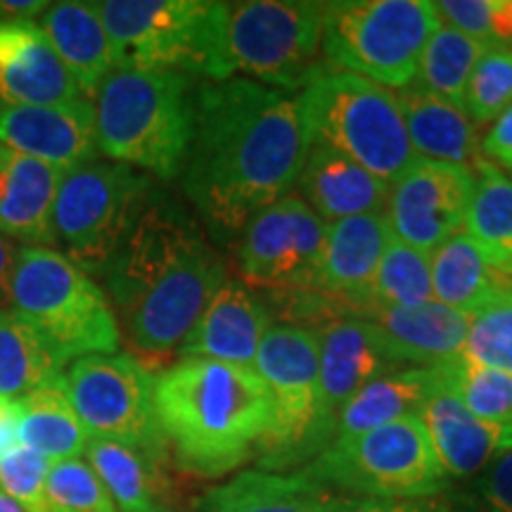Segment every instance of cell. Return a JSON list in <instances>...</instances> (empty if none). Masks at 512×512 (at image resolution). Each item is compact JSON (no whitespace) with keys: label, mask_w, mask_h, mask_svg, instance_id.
I'll list each match as a JSON object with an SVG mask.
<instances>
[{"label":"cell","mask_w":512,"mask_h":512,"mask_svg":"<svg viewBox=\"0 0 512 512\" xmlns=\"http://www.w3.org/2000/svg\"><path fill=\"white\" fill-rule=\"evenodd\" d=\"M311 143L302 91L249 79L197 86L195 133L181 178L209 238L228 245L283 200Z\"/></svg>","instance_id":"cell-1"},{"label":"cell","mask_w":512,"mask_h":512,"mask_svg":"<svg viewBox=\"0 0 512 512\" xmlns=\"http://www.w3.org/2000/svg\"><path fill=\"white\" fill-rule=\"evenodd\" d=\"M102 280L131 349L159 358L181 347L226 283V266L190 211L152 190Z\"/></svg>","instance_id":"cell-2"},{"label":"cell","mask_w":512,"mask_h":512,"mask_svg":"<svg viewBox=\"0 0 512 512\" xmlns=\"http://www.w3.org/2000/svg\"><path fill=\"white\" fill-rule=\"evenodd\" d=\"M155 411L178 467L204 479L245 463L275 425L266 382L211 358H181L157 375Z\"/></svg>","instance_id":"cell-3"},{"label":"cell","mask_w":512,"mask_h":512,"mask_svg":"<svg viewBox=\"0 0 512 512\" xmlns=\"http://www.w3.org/2000/svg\"><path fill=\"white\" fill-rule=\"evenodd\" d=\"M93 100L100 155L164 181L181 176L195 133V79L121 64Z\"/></svg>","instance_id":"cell-4"},{"label":"cell","mask_w":512,"mask_h":512,"mask_svg":"<svg viewBox=\"0 0 512 512\" xmlns=\"http://www.w3.org/2000/svg\"><path fill=\"white\" fill-rule=\"evenodd\" d=\"M325 5L306 0L221 3L211 81L249 79L304 91L325 67Z\"/></svg>","instance_id":"cell-5"},{"label":"cell","mask_w":512,"mask_h":512,"mask_svg":"<svg viewBox=\"0 0 512 512\" xmlns=\"http://www.w3.org/2000/svg\"><path fill=\"white\" fill-rule=\"evenodd\" d=\"M10 309L29 320L67 363L117 354L121 347L110 297L53 247H19Z\"/></svg>","instance_id":"cell-6"},{"label":"cell","mask_w":512,"mask_h":512,"mask_svg":"<svg viewBox=\"0 0 512 512\" xmlns=\"http://www.w3.org/2000/svg\"><path fill=\"white\" fill-rule=\"evenodd\" d=\"M313 143L342 152L392 185L415 155L399 100L363 76L323 69L302 91Z\"/></svg>","instance_id":"cell-7"},{"label":"cell","mask_w":512,"mask_h":512,"mask_svg":"<svg viewBox=\"0 0 512 512\" xmlns=\"http://www.w3.org/2000/svg\"><path fill=\"white\" fill-rule=\"evenodd\" d=\"M434 3L427 0H347L325 5L323 57L342 72L380 86L406 88L439 27Z\"/></svg>","instance_id":"cell-8"},{"label":"cell","mask_w":512,"mask_h":512,"mask_svg":"<svg viewBox=\"0 0 512 512\" xmlns=\"http://www.w3.org/2000/svg\"><path fill=\"white\" fill-rule=\"evenodd\" d=\"M306 472L328 489L339 486L384 501H422L444 491L448 482L418 415L332 441Z\"/></svg>","instance_id":"cell-9"},{"label":"cell","mask_w":512,"mask_h":512,"mask_svg":"<svg viewBox=\"0 0 512 512\" xmlns=\"http://www.w3.org/2000/svg\"><path fill=\"white\" fill-rule=\"evenodd\" d=\"M150 178L119 162L64 171L53 207L55 249L88 275H102L150 197Z\"/></svg>","instance_id":"cell-10"},{"label":"cell","mask_w":512,"mask_h":512,"mask_svg":"<svg viewBox=\"0 0 512 512\" xmlns=\"http://www.w3.org/2000/svg\"><path fill=\"white\" fill-rule=\"evenodd\" d=\"M95 10L121 64L171 69L211 81L221 3L211 0H105ZM119 64V67H121Z\"/></svg>","instance_id":"cell-11"},{"label":"cell","mask_w":512,"mask_h":512,"mask_svg":"<svg viewBox=\"0 0 512 512\" xmlns=\"http://www.w3.org/2000/svg\"><path fill=\"white\" fill-rule=\"evenodd\" d=\"M64 389L91 437L119 441L164 463L169 446L155 411V375L136 356H83L69 366Z\"/></svg>","instance_id":"cell-12"},{"label":"cell","mask_w":512,"mask_h":512,"mask_svg":"<svg viewBox=\"0 0 512 512\" xmlns=\"http://www.w3.org/2000/svg\"><path fill=\"white\" fill-rule=\"evenodd\" d=\"M254 373L266 382L275 406L273 432L261 444V467L285 470L320 456L318 332L290 323L271 325L256 354Z\"/></svg>","instance_id":"cell-13"},{"label":"cell","mask_w":512,"mask_h":512,"mask_svg":"<svg viewBox=\"0 0 512 512\" xmlns=\"http://www.w3.org/2000/svg\"><path fill=\"white\" fill-rule=\"evenodd\" d=\"M328 223L297 195H285L247 223L238 266L249 290H318Z\"/></svg>","instance_id":"cell-14"},{"label":"cell","mask_w":512,"mask_h":512,"mask_svg":"<svg viewBox=\"0 0 512 512\" xmlns=\"http://www.w3.org/2000/svg\"><path fill=\"white\" fill-rule=\"evenodd\" d=\"M475 192V171L467 166L415 157L389 185L387 216L396 240L432 254L465 226Z\"/></svg>","instance_id":"cell-15"},{"label":"cell","mask_w":512,"mask_h":512,"mask_svg":"<svg viewBox=\"0 0 512 512\" xmlns=\"http://www.w3.org/2000/svg\"><path fill=\"white\" fill-rule=\"evenodd\" d=\"M320 382L318 425L320 453L335 441V422L344 403L354 399L377 377L403 368L375 323L363 318H337L318 330Z\"/></svg>","instance_id":"cell-16"},{"label":"cell","mask_w":512,"mask_h":512,"mask_svg":"<svg viewBox=\"0 0 512 512\" xmlns=\"http://www.w3.org/2000/svg\"><path fill=\"white\" fill-rule=\"evenodd\" d=\"M0 145L60 171L93 162L100 155L93 102L0 105Z\"/></svg>","instance_id":"cell-17"},{"label":"cell","mask_w":512,"mask_h":512,"mask_svg":"<svg viewBox=\"0 0 512 512\" xmlns=\"http://www.w3.org/2000/svg\"><path fill=\"white\" fill-rule=\"evenodd\" d=\"M271 325V304L242 280L226 278L181 342L178 354L254 370L256 354Z\"/></svg>","instance_id":"cell-18"},{"label":"cell","mask_w":512,"mask_h":512,"mask_svg":"<svg viewBox=\"0 0 512 512\" xmlns=\"http://www.w3.org/2000/svg\"><path fill=\"white\" fill-rule=\"evenodd\" d=\"M86 100L34 19L0 17V105H72Z\"/></svg>","instance_id":"cell-19"},{"label":"cell","mask_w":512,"mask_h":512,"mask_svg":"<svg viewBox=\"0 0 512 512\" xmlns=\"http://www.w3.org/2000/svg\"><path fill=\"white\" fill-rule=\"evenodd\" d=\"M418 418L448 477L470 479L482 475L498 456L512 448V422L477 418L441 380Z\"/></svg>","instance_id":"cell-20"},{"label":"cell","mask_w":512,"mask_h":512,"mask_svg":"<svg viewBox=\"0 0 512 512\" xmlns=\"http://www.w3.org/2000/svg\"><path fill=\"white\" fill-rule=\"evenodd\" d=\"M64 171L0 145V235L22 247H53V207Z\"/></svg>","instance_id":"cell-21"},{"label":"cell","mask_w":512,"mask_h":512,"mask_svg":"<svg viewBox=\"0 0 512 512\" xmlns=\"http://www.w3.org/2000/svg\"><path fill=\"white\" fill-rule=\"evenodd\" d=\"M294 185L302 192L304 202L325 223L387 209L389 183L380 181L328 145L311 143L302 174Z\"/></svg>","instance_id":"cell-22"},{"label":"cell","mask_w":512,"mask_h":512,"mask_svg":"<svg viewBox=\"0 0 512 512\" xmlns=\"http://www.w3.org/2000/svg\"><path fill=\"white\" fill-rule=\"evenodd\" d=\"M382 330L403 368H434L463 354L472 316L432 302L411 309H373L363 313Z\"/></svg>","instance_id":"cell-23"},{"label":"cell","mask_w":512,"mask_h":512,"mask_svg":"<svg viewBox=\"0 0 512 512\" xmlns=\"http://www.w3.org/2000/svg\"><path fill=\"white\" fill-rule=\"evenodd\" d=\"M392 238L384 211L330 223L318 292L342 299L351 313V306L361 302L373 285L377 266Z\"/></svg>","instance_id":"cell-24"},{"label":"cell","mask_w":512,"mask_h":512,"mask_svg":"<svg viewBox=\"0 0 512 512\" xmlns=\"http://www.w3.org/2000/svg\"><path fill=\"white\" fill-rule=\"evenodd\" d=\"M38 24L53 43L67 72L72 74L83 98H95L107 76L121 64L95 3H53Z\"/></svg>","instance_id":"cell-25"},{"label":"cell","mask_w":512,"mask_h":512,"mask_svg":"<svg viewBox=\"0 0 512 512\" xmlns=\"http://www.w3.org/2000/svg\"><path fill=\"white\" fill-rule=\"evenodd\" d=\"M430 271L434 299L467 316L512 294V275L501 271L467 233L453 235L434 249Z\"/></svg>","instance_id":"cell-26"},{"label":"cell","mask_w":512,"mask_h":512,"mask_svg":"<svg viewBox=\"0 0 512 512\" xmlns=\"http://www.w3.org/2000/svg\"><path fill=\"white\" fill-rule=\"evenodd\" d=\"M396 100L415 155L434 162L467 166V169L477 164V159L482 157L477 128L463 107L425 91L418 83L399 88Z\"/></svg>","instance_id":"cell-27"},{"label":"cell","mask_w":512,"mask_h":512,"mask_svg":"<svg viewBox=\"0 0 512 512\" xmlns=\"http://www.w3.org/2000/svg\"><path fill=\"white\" fill-rule=\"evenodd\" d=\"M332 494L309 472H242L197 501V512H328Z\"/></svg>","instance_id":"cell-28"},{"label":"cell","mask_w":512,"mask_h":512,"mask_svg":"<svg viewBox=\"0 0 512 512\" xmlns=\"http://www.w3.org/2000/svg\"><path fill=\"white\" fill-rule=\"evenodd\" d=\"M10 408L15 415L19 446L38 453L50 465L81 458L86 453L91 434L76 415L64 380L12 399Z\"/></svg>","instance_id":"cell-29"},{"label":"cell","mask_w":512,"mask_h":512,"mask_svg":"<svg viewBox=\"0 0 512 512\" xmlns=\"http://www.w3.org/2000/svg\"><path fill=\"white\" fill-rule=\"evenodd\" d=\"M439 387L437 368H399L377 377L344 403L335 422V441L366 434L375 427L418 415Z\"/></svg>","instance_id":"cell-30"},{"label":"cell","mask_w":512,"mask_h":512,"mask_svg":"<svg viewBox=\"0 0 512 512\" xmlns=\"http://www.w3.org/2000/svg\"><path fill=\"white\" fill-rule=\"evenodd\" d=\"M67 361L29 320L0 309V396L19 399L64 380Z\"/></svg>","instance_id":"cell-31"},{"label":"cell","mask_w":512,"mask_h":512,"mask_svg":"<svg viewBox=\"0 0 512 512\" xmlns=\"http://www.w3.org/2000/svg\"><path fill=\"white\" fill-rule=\"evenodd\" d=\"M86 463L93 467L95 475L110 491L114 505L121 512H159L162 494V465L155 463L119 441L91 437L86 446Z\"/></svg>","instance_id":"cell-32"},{"label":"cell","mask_w":512,"mask_h":512,"mask_svg":"<svg viewBox=\"0 0 512 512\" xmlns=\"http://www.w3.org/2000/svg\"><path fill=\"white\" fill-rule=\"evenodd\" d=\"M475 192L467 209V235L501 271L512 275V176L501 166L479 157Z\"/></svg>","instance_id":"cell-33"},{"label":"cell","mask_w":512,"mask_h":512,"mask_svg":"<svg viewBox=\"0 0 512 512\" xmlns=\"http://www.w3.org/2000/svg\"><path fill=\"white\" fill-rule=\"evenodd\" d=\"M432 299L430 254L392 238L377 266L373 285L361 302L351 306V316L361 318L373 309H411Z\"/></svg>","instance_id":"cell-34"},{"label":"cell","mask_w":512,"mask_h":512,"mask_svg":"<svg viewBox=\"0 0 512 512\" xmlns=\"http://www.w3.org/2000/svg\"><path fill=\"white\" fill-rule=\"evenodd\" d=\"M484 43L463 31L439 24L430 36L418 62V86L453 105L463 107L465 88L479 57L486 53Z\"/></svg>","instance_id":"cell-35"},{"label":"cell","mask_w":512,"mask_h":512,"mask_svg":"<svg viewBox=\"0 0 512 512\" xmlns=\"http://www.w3.org/2000/svg\"><path fill=\"white\" fill-rule=\"evenodd\" d=\"M434 368L472 415L486 422H512V375L477 366L463 354Z\"/></svg>","instance_id":"cell-36"},{"label":"cell","mask_w":512,"mask_h":512,"mask_svg":"<svg viewBox=\"0 0 512 512\" xmlns=\"http://www.w3.org/2000/svg\"><path fill=\"white\" fill-rule=\"evenodd\" d=\"M512 105V50L489 48L465 88L463 110L472 124L496 121Z\"/></svg>","instance_id":"cell-37"},{"label":"cell","mask_w":512,"mask_h":512,"mask_svg":"<svg viewBox=\"0 0 512 512\" xmlns=\"http://www.w3.org/2000/svg\"><path fill=\"white\" fill-rule=\"evenodd\" d=\"M46 498L50 512H119L110 491L81 458L50 465Z\"/></svg>","instance_id":"cell-38"},{"label":"cell","mask_w":512,"mask_h":512,"mask_svg":"<svg viewBox=\"0 0 512 512\" xmlns=\"http://www.w3.org/2000/svg\"><path fill=\"white\" fill-rule=\"evenodd\" d=\"M463 356L477 366L512 375V294L472 316Z\"/></svg>","instance_id":"cell-39"},{"label":"cell","mask_w":512,"mask_h":512,"mask_svg":"<svg viewBox=\"0 0 512 512\" xmlns=\"http://www.w3.org/2000/svg\"><path fill=\"white\" fill-rule=\"evenodd\" d=\"M439 19L486 48L512 50V0H441Z\"/></svg>","instance_id":"cell-40"},{"label":"cell","mask_w":512,"mask_h":512,"mask_svg":"<svg viewBox=\"0 0 512 512\" xmlns=\"http://www.w3.org/2000/svg\"><path fill=\"white\" fill-rule=\"evenodd\" d=\"M50 463L29 448L17 446L0 458V489L27 512H50L46 479Z\"/></svg>","instance_id":"cell-41"},{"label":"cell","mask_w":512,"mask_h":512,"mask_svg":"<svg viewBox=\"0 0 512 512\" xmlns=\"http://www.w3.org/2000/svg\"><path fill=\"white\" fill-rule=\"evenodd\" d=\"M477 491L482 512H512V448L479 475Z\"/></svg>","instance_id":"cell-42"},{"label":"cell","mask_w":512,"mask_h":512,"mask_svg":"<svg viewBox=\"0 0 512 512\" xmlns=\"http://www.w3.org/2000/svg\"><path fill=\"white\" fill-rule=\"evenodd\" d=\"M482 147L484 155L494 159L496 166L512 169V105L494 121Z\"/></svg>","instance_id":"cell-43"},{"label":"cell","mask_w":512,"mask_h":512,"mask_svg":"<svg viewBox=\"0 0 512 512\" xmlns=\"http://www.w3.org/2000/svg\"><path fill=\"white\" fill-rule=\"evenodd\" d=\"M328 512H420V501H384V498L332 496Z\"/></svg>","instance_id":"cell-44"},{"label":"cell","mask_w":512,"mask_h":512,"mask_svg":"<svg viewBox=\"0 0 512 512\" xmlns=\"http://www.w3.org/2000/svg\"><path fill=\"white\" fill-rule=\"evenodd\" d=\"M19 247L0 235V309H10V285L15 273Z\"/></svg>","instance_id":"cell-45"},{"label":"cell","mask_w":512,"mask_h":512,"mask_svg":"<svg viewBox=\"0 0 512 512\" xmlns=\"http://www.w3.org/2000/svg\"><path fill=\"white\" fill-rule=\"evenodd\" d=\"M50 3H36V0H29V3H12V0H0V17L10 19H34L48 10Z\"/></svg>","instance_id":"cell-46"},{"label":"cell","mask_w":512,"mask_h":512,"mask_svg":"<svg viewBox=\"0 0 512 512\" xmlns=\"http://www.w3.org/2000/svg\"><path fill=\"white\" fill-rule=\"evenodd\" d=\"M17 446H19V439L15 430V415H12V408L8 401L3 411H0V458L8 456V453L15 451Z\"/></svg>","instance_id":"cell-47"},{"label":"cell","mask_w":512,"mask_h":512,"mask_svg":"<svg viewBox=\"0 0 512 512\" xmlns=\"http://www.w3.org/2000/svg\"><path fill=\"white\" fill-rule=\"evenodd\" d=\"M420 512H460V510H456L453 505H448V503H437V501H432V498H422Z\"/></svg>","instance_id":"cell-48"},{"label":"cell","mask_w":512,"mask_h":512,"mask_svg":"<svg viewBox=\"0 0 512 512\" xmlns=\"http://www.w3.org/2000/svg\"><path fill=\"white\" fill-rule=\"evenodd\" d=\"M0 512H27V510H24L19 503L12 501V498L0 489Z\"/></svg>","instance_id":"cell-49"},{"label":"cell","mask_w":512,"mask_h":512,"mask_svg":"<svg viewBox=\"0 0 512 512\" xmlns=\"http://www.w3.org/2000/svg\"><path fill=\"white\" fill-rule=\"evenodd\" d=\"M10 399H3V396H0V411H3V408H5V403H8Z\"/></svg>","instance_id":"cell-50"},{"label":"cell","mask_w":512,"mask_h":512,"mask_svg":"<svg viewBox=\"0 0 512 512\" xmlns=\"http://www.w3.org/2000/svg\"><path fill=\"white\" fill-rule=\"evenodd\" d=\"M159 512H166V510H159Z\"/></svg>","instance_id":"cell-51"}]
</instances>
